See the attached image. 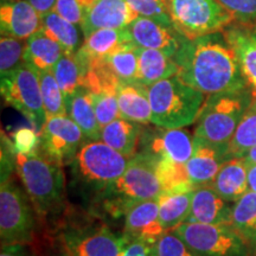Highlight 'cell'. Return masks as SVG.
I'll list each match as a JSON object with an SVG mask.
<instances>
[{"label": "cell", "mask_w": 256, "mask_h": 256, "mask_svg": "<svg viewBox=\"0 0 256 256\" xmlns=\"http://www.w3.org/2000/svg\"><path fill=\"white\" fill-rule=\"evenodd\" d=\"M54 11L66 18V20L81 28L86 8L81 0H57Z\"/></svg>", "instance_id": "cell-42"}, {"label": "cell", "mask_w": 256, "mask_h": 256, "mask_svg": "<svg viewBox=\"0 0 256 256\" xmlns=\"http://www.w3.org/2000/svg\"><path fill=\"white\" fill-rule=\"evenodd\" d=\"M38 74H40V92L46 119L51 116L68 114L66 96L57 83L52 70H43V72H38Z\"/></svg>", "instance_id": "cell-34"}, {"label": "cell", "mask_w": 256, "mask_h": 256, "mask_svg": "<svg viewBox=\"0 0 256 256\" xmlns=\"http://www.w3.org/2000/svg\"><path fill=\"white\" fill-rule=\"evenodd\" d=\"M101 60L121 81L138 82L139 80V56L134 43L121 48Z\"/></svg>", "instance_id": "cell-31"}, {"label": "cell", "mask_w": 256, "mask_h": 256, "mask_svg": "<svg viewBox=\"0 0 256 256\" xmlns=\"http://www.w3.org/2000/svg\"><path fill=\"white\" fill-rule=\"evenodd\" d=\"M96 118L102 127L120 118L119 104H118L116 88H104L92 92Z\"/></svg>", "instance_id": "cell-36"}, {"label": "cell", "mask_w": 256, "mask_h": 256, "mask_svg": "<svg viewBox=\"0 0 256 256\" xmlns=\"http://www.w3.org/2000/svg\"><path fill=\"white\" fill-rule=\"evenodd\" d=\"M145 124L118 118L102 127L101 140L121 154L132 158L136 154Z\"/></svg>", "instance_id": "cell-25"}, {"label": "cell", "mask_w": 256, "mask_h": 256, "mask_svg": "<svg viewBox=\"0 0 256 256\" xmlns=\"http://www.w3.org/2000/svg\"><path fill=\"white\" fill-rule=\"evenodd\" d=\"M156 256H200L174 230H168L156 242Z\"/></svg>", "instance_id": "cell-39"}, {"label": "cell", "mask_w": 256, "mask_h": 256, "mask_svg": "<svg viewBox=\"0 0 256 256\" xmlns=\"http://www.w3.org/2000/svg\"><path fill=\"white\" fill-rule=\"evenodd\" d=\"M66 51L58 42L40 30L26 40L24 51V63L28 64L37 72L50 70L55 66Z\"/></svg>", "instance_id": "cell-26"}, {"label": "cell", "mask_w": 256, "mask_h": 256, "mask_svg": "<svg viewBox=\"0 0 256 256\" xmlns=\"http://www.w3.org/2000/svg\"><path fill=\"white\" fill-rule=\"evenodd\" d=\"M151 124L164 128H183L197 121L206 95L185 83L178 75L147 87Z\"/></svg>", "instance_id": "cell-5"}, {"label": "cell", "mask_w": 256, "mask_h": 256, "mask_svg": "<svg viewBox=\"0 0 256 256\" xmlns=\"http://www.w3.org/2000/svg\"><path fill=\"white\" fill-rule=\"evenodd\" d=\"M12 145L17 154H30L38 151L40 138L34 128L20 127L12 133Z\"/></svg>", "instance_id": "cell-41"}, {"label": "cell", "mask_w": 256, "mask_h": 256, "mask_svg": "<svg viewBox=\"0 0 256 256\" xmlns=\"http://www.w3.org/2000/svg\"><path fill=\"white\" fill-rule=\"evenodd\" d=\"M42 30L58 42L66 54L75 55L84 42L82 28L52 11L42 16Z\"/></svg>", "instance_id": "cell-28"}, {"label": "cell", "mask_w": 256, "mask_h": 256, "mask_svg": "<svg viewBox=\"0 0 256 256\" xmlns=\"http://www.w3.org/2000/svg\"><path fill=\"white\" fill-rule=\"evenodd\" d=\"M16 171L38 216L48 218L63 212L66 194L62 166L36 151L16 154Z\"/></svg>", "instance_id": "cell-3"}, {"label": "cell", "mask_w": 256, "mask_h": 256, "mask_svg": "<svg viewBox=\"0 0 256 256\" xmlns=\"http://www.w3.org/2000/svg\"><path fill=\"white\" fill-rule=\"evenodd\" d=\"M40 30H42V16L28 0H2V34L26 40Z\"/></svg>", "instance_id": "cell-17"}, {"label": "cell", "mask_w": 256, "mask_h": 256, "mask_svg": "<svg viewBox=\"0 0 256 256\" xmlns=\"http://www.w3.org/2000/svg\"><path fill=\"white\" fill-rule=\"evenodd\" d=\"M243 158L246 159V162H247L248 164H256V146L252 147L250 150H248V151L246 152V154L243 156Z\"/></svg>", "instance_id": "cell-48"}, {"label": "cell", "mask_w": 256, "mask_h": 256, "mask_svg": "<svg viewBox=\"0 0 256 256\" xmlns=\"http://www.w3.org/2000/svg\"><path fill=\"white\" fill-rule=\"evenodd\" d=\"M200 256H252V248L232 224L183 222L174 229Z\"/></svg>", "instance_id": "cell-7"}, {"label": "cell", "mask_w": 256, "mask_h": 256, "mask_svg": "<svg viewBox=\"0 0 256 256\" xmlns=\"http://www.w3.org/2000/svg\"><path fill=\"white\" fill-rule=\"evenodd\" d=\"M51 70L66 96V101L83 86L84 72L75 55L64 54Z\"/></svg>", "instance_id": "cell-33"}, {"label": "cell", "mask_w": 256, "mask_h": 256, "mask_svg": "<svg viewBox=\"0 0 256 256\" xmlns=\"http://www.w3.org/2000/svg\"><path fill=\"white\" fill-rule=\"evenodd\" d=\"M36 210L26 192L11 177L0 186L2 243H30L36 232Z\"/></svg>", "instance_id": "cell-8"}, {"label": "cell", "mask_w": 256, "mask_h": 256, "mask_svg": "<svg viewBox=\"0 0 256 256\" xmlns=\"http://www.w3.org/2000/svg\"><path fill=\"white\" fill-rule=\"evenodd\" d=\"M83 136L81 128L68 114L48 118L40 133V150L56 164L70 165L82 145Z\"/></svg>", "instance_id": "cell-12"}, {"label": "cell", "mask_w": 256, "mask_h": 256, "mask_svg": "<svg viewBox=\"0 0 256 256\" xmlns=\"http://www.w3.org/2000/svg\"><path fill=\"white\" fill-rule=\"evenodd\" d=\"M138 17L127 0H94L86 10L81 28L86 38L100 28H126Z\"/></svg>", "instance_id": "cell-16"}, {"label": "cell", "mask_w": 256, "mask_h": 256, "mask_svg": "<svg viewBox=\"0 0 256 256\" xmlns=\"http://www.w3.org/2000/svg\"><path fill=\"white\" fill-rule=\"evenodd\" d=\"M232 226L256 250V192L248 190L240 200L234 202Z\"/></svg>", "instance_id": "cell-30"}, {"label": "cell", "mask_w": 256, "mask_h": 256, "mask_svg": "<svg viewBox=\"0 0 256 256\" xmlns=\"http://www.w3.org/2000/svg\"><path fill=\"white\" fill-rule=\"evenodd\" d=\"M156 170L162 182V192H188L194 190L184 164L156 158Z\"/></svg>", "instance_id": "cell-35"}, {"label": "cell", "mask_w": 256, "mask_h": 256, "mask_svg": "<svg viewBox=\"0 0 256 256\" xmlns=\"http://www.w3.org/2000/svg\"><path fill=\"white\" fill-rule=\"evenodd\" d=\"M252 256H256V250H255V252H254V254H252Z\"/></svg>", "instance_id": "cell-50"}, {"label": "cell", "mask_w": 256, "mask_h": 256, "mask_svg": "<svg viewBox=\"0 0 256 256\" xmlns=\"http://www.w3.org/2000/svg\"><path fill=\"white\" fill-rule=\"evenodd\" d=\"M28 2L40 12V16H43L52 11L57 0H28Z\"/></svg>", "instance_id": "cell-45"}, {"label": "cell", "mask_w": 256, "mask_h": 256, "mask_svg": "<svg viewBox=\"0 0 256 256\" xmlns=\"http://www.w3.org/2000/svg\"><path fill=\"white\" fill-rule=\"evenodd\" d=\"M26 40L4 36L0 38V72H11L24 63V51Z\"/></svg>", "instance_id": "cell-37"}, {"label": "cell", "mask_w": 256, "mask_h": 256, "mask_svg": "<svg viewBox=\"0 0 256 256\" xmlns=\"http://www.w3.org/2000/svg\"><path fill=\"white\" fill-rule=\"evenodd\" d=\"M140 17H147L174 26L171 16V0H127Z\"/></svg>", "instance_id": "cell-38"}, {"label": "cell", "mask_w": 256, "mask_h": 256, "mask_svg": "<svg viewBox=\"0 0 256 256\" xmlns=\"http://www.w3.org/2000/svg\"><path fill=\"white\" fill-rule=\"evenodd\" d=\"M249 86L256 89V37L252 26L230 24L223 30Z\"/></svg>", "instance_id": "cell-22"}, {"label": "cell", "mask_w": 256, "mask_h": 256, "mask_svg": "<svg viewBox=\"0 0 256 256\" xmlns=\"http://www.w3.org/2000/svg\"><path fill=\"white\" fill-rule=\"evenodd\" d=\"M220 197L228 202H236L249 190L248 162L243 156L226 160L211 184Z\"/></svg>", "instance_id": "cell-23"}, {"label": "cell", "mask_w": 256, "mask_h": 256, "mask_svg": "<svg viewBox=\"0 0 256 256\" xmlns=\"http://www.w3.org/2000/svg\"><path fill=\"white\" fill-rule=\"evenodd\" d=\"M174 26L188 40L220 32L235 18L218 0H171Z\"/></svg>", "instance_id": "cell-10"}, {"label": "cell", "mask_w": 256, "mask_h": 256, "mask_svg": "<svg viewBox=\"0 0 256 256\" xmlns=\"http://www.w3.org/2000/svg\"><path fill=\"white\" fill-rule=\"evenodd\" d=\"M130 159L102 140H87L70 164L72 183L86 200L95 203L124 174Z\"/></svg>", "instance_id": "cell-4"}, {"label": "cell", "mask_w": 256, "mask_h": 256, "mask_svg": "<svg viewBox=\"0 0 256 256\" xmlns=\"http://www.w3.org/2000/svg\"><path fill=\"white\" fill-rule=\"evenodd\" d=\"M127 28L136 46L162 51L172 57L188 40L174 26L140 16Z\"/></svg>", "instance_id": "cell-14"}, {"label": "cell", "mask_w": 256, "mask_h": 256, "mask_svg": "<svg viewBox=\"0 0 256 256\" xmlns=\"http://www.w3.org/2000/svg\"><path fill=\"white\" fill-rule=\"evenodd\" d=\"M124 217V234L127 238H140L156 243L166 232L159 220L158 198L136 204Z\"/></svg>", "instance_id": "cell-20"}, {"label": "cell", "mask_w": 256, "mask_h": 256, "mask_svg": "<svg viewBox=\"0 0 256 256\" xmlns=\"http://www.w3.org/2000/svg\"><path fill=\"white\" fill-rule=\"evenodd\" d=\"M127 238V243L120 256H156L154 242L140 238Z\"/></svg>", "instance_id": "cell-43"}, {"label": "cell", "mask_w": 256, "mask_h": 256, "mask_svg": "<svg viewBox=\"0 0 256 256\" xmlns=\"http://www.w3.org/2000/svg\"><path fill=\"white\" fill-rule=\"evenodd\" d=\"M139 56V80L145 87L162 80L178 75V64L172 56L162 51L154 49H145L138 46Z\"/></svg>", "instance_id": "cell-27"}, {"label": "cell", "mask_w": 256, "mask_h": 256, "mask_svg": "<svg viewBox=\"0 0 256 256\" xmlns=\"http://www.w3.org/2000/svg\"><path fill=\"white\" fill-rule=\"evenodd\" d=\"M194 191L162 192L159 200V220L166 232L174 230L190 215Z\"/></svg>", "instance_id": "cell-29"}, {"label": "cell", "mask_w": 256, "mask_h": 256, "mask_svg": "<svg viewBox=\"0 0 256 256\" xmlns=\"http://www.w3.org/2000/svg\"><path fill=\"white\" fill-rule=\"evenodd\" d=\"M139 151L177 164H186L194 154V136L185 128L144 126Z\"/></svg>", "instance_id": "cell-13"}, {"label": "cell", "mask_w": 256, "mask_h": 256, "mask_svg": "<svg viewBox=\"0 0 256 256\" xmlns=\"http://www.w3.org/2000/svg\"><path fill=\"white\" fill-rule=\"evenodd\" d=\"M252 32H254V34H255V37H256V25H254V26H252Z\"/></svg>", "instance_id": "cell-49"}, {"label": "cell", "mask_w": 256, "mask_h": 256, "mask_svg": "<svg viewBox=\"0 0 256 256\" xmlns=\"http://www.w3.org/2000/svg\"><path fill=\"white\" fill-rule=\"evenodd\" d=\"M232 202L226 200L211 186L194 190L190 215L185 222L232 224Z\"/></svg>", "instance_id": "cell-19"}, {"label": "cell", "mask_w": 256, "mask_h": 256, "mask_svg": "<svg viewBox=\"0 0 256 256\" xmlns=\"http://www.w3.org/2000/svg\"><path fill=\"white\" fill-rule=\"evenodd\" d=\"M0 256H36L28 243H2Z\"/></svg>", "instance_id": "cell-44"}, {"label": "cell", "mask_w": 256, "mask_h": 256, "mask_svg": "<svg viewBox=\"0 0 256 256\" xmlns=\"http://www.w3.org/2000/svg\"><path fill=\"white\" fill-rule=\"evenodd\" d=\"M229 159L228 147L215 145L194 136V154L185 164L194 190L202 186H211L220 168Z\"/></svg>", "instance_id": "cell-15"}, {"label": "cell", "mask_w": 256, "mask_h": 256, "mask_svg": "<svg viewBox=\"0 0 256 256\" xmlns=\"http://www.w3.org/2000/svg\"><path fill=\"white\" fill-rule=\"evenodd\" d=\"M60 238L72 256H120L128 240L124 232L96 222L68 224Z\"/></svg>", "instance_id": "cell-11"}, {"label": "cell", "mask_w": 256, "mask_h": 256, "mask_svg": "<svg viewBox=\"0 0 256 256\" xmlns=\"http://www.w3.org/2000/svg\"><path fill=\"white\" fill-rule=\"evenodd\" d=\"M254 146H256V92L232 139L230 140L228 147L229 158L243 156L248 150Z\"/></svg>", "instance_id": "cell-32"}, {"label": "cell", "mask_w": 256, "mask_h": 256, "mask_svg": "<svg viewBox=\"0 0 256 256\" xmlns=\"http://www.w3.org/2000/svg\"><path fill=\"white\" fill-rule=\"evenodd\" d=\"M2 95L5 102L20 112L38 133L46 121L40 92V74L26 63L2 74Z\"/></svg>", "instance_id": "cell-9"}, {"label": "cell", "mask_w": 256, "mask_h": 256, "mask_svg": "<svg viewBox=\"0 0 256 256\" xmlns=\"http://www.w3.org/2000/svg\"><path fill=\"white\" fill-rule=\"evenodd\" d=\"M240 24L256 25V0H218Z\"/></svg>", "instance_id": "cell-40"}, {"label": "cell", "mask_w": 256, "mask_h": 256, "mask_svg": "<svg viewBox=\"0 0 256 256\" xmlns=\"http://www.w3.org/2000/svg\"><path fill=\"white\" fill-rule=\"evenodd\" d=\"M128 28H100L84 38L82 46L75 54L86 74L89 63L102 60L121 48L133 44ZM136 44V43H134Z\"/></svg>", "instance_id": "cell-18"}, {"label": "cell", "mask_w": 256, "mask_h": 256, "mask_svg": "<svg viewBox=\"0 0 256 256\" xmlns=\"http://www.w3.org/2000/svg\"><path fill=\"white\" fill-rule=\"evenodd\" d=\"M174 58L179 78L206 96L249 86L223 31L186 40Z\"/></svg>", "instance_id": "cell-1"}, {"label": "cell", "mask_w": 256, "mask_h": 256, "mask_svg": "<svg viewBox=\"0 0 256 256\" xmlns=\"http://www.w3.org/2000/svg\"><path fill=\"white\" fill-rule=\"evenodd\" d=\"M68 115L81 128L87 140H101V126L96 118L92 92L82 86L66 100Z\"/></svg>", "instance_id": "cell-24"}, {"label": "cell", "mask_w": 256, "mask_h": 256, "mask_svg": "<svg viewBox=\"0 0 256 256\" xmlns=\"http://www.w3.org/2000/svg\"><path fill=\"white\" fill-rule=\"evenodd\" d=\"M116 98L120 118L142 124H151L152 110L147 87L139 82H118Z\"/></svg>", "instance_id": "cell-21"}, {"label": "cell", "mask_w": 256, "mask_h": 256, "mask_svg": "<svg viewBox=\"0 0 256 256\" xmlns=\"http://www.w3.org/2000/svg\"><path fill=\"white\" fill-rule=\"evenodd\" d=\"M249 190L256 192V164H248Z\"/></svg>", "instance_id": "cell-46"}, {"label": "cell", "mask_w": 256, "mask_h": 256, "mask_svg": "<svg viewBox=\"0 0 256 256\" xmlns=\"http://www.w3.org/2000/svg\"><path fill=\"white\" fill-rule=\"evenodd\" d=\"M162 192L156 158L138 151L130 159L124 174L101 194L95 203L110 217L124 216L130 208L142 202L158 198Z\"/></svg>", "instance_id": "cell-2"}, {"label": "cell", "mask_w": 256, "mask_h": 256, "mask_svg": "<svg viewBox=\"0 0 256 256\" xmlns=\"http://www.w3.org/2000/svg\"><path fill=\"white\" fill-rule=\"evenodd\" d=\"M49 256H72L69 254V252L66 250V248L64 247V244L58 238V241H56L55 244H54L52 250H51Z\"/></svg>", "instance_id": "cell-47"}, {"label": "cell", "mask_w": 256, "mask_h": 256, "mask_svg": "<svg viewBox=\"0 0 256 256\" xmlns=\"http://www.w3.org/2000/svg\"><path fill=\"white\" fill-rule=\"evenodd\" d=\"M255 92L256 89L248 86L238 90L208 95L197 119L194 136L215 145L229 147Z\"/></svg>", "instance_id": "cell-6"}]
</instances>
